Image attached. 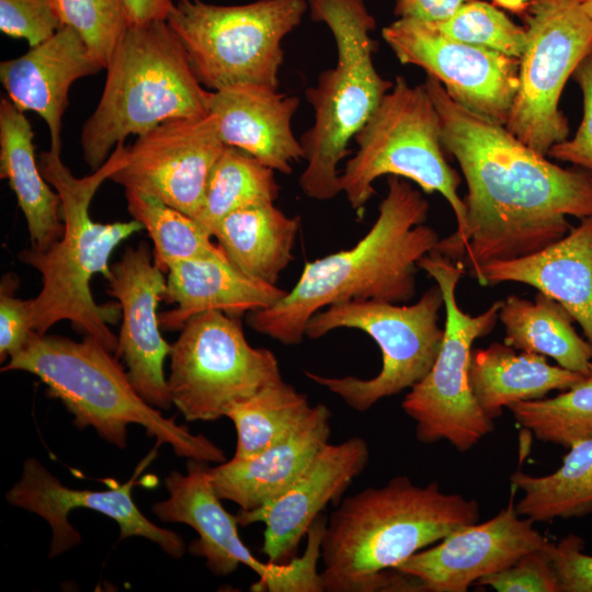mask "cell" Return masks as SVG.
I'll list each match as a JSON object with an SVG mask.
<instances>
[{"mask_svg": "<svg viewBox=\"0 0 592 592\" xmlns=\"http://www.w3.org/2000/svg\"><path fill=\"white\" fill-rule=\"evenodd\" d=\"M105 69L102 95L80 136L92 172L129 135L141 136L169 119L209 114L212 91L197 80L167 21L128 26Z\"/></svg>", "mask_w": 592, "mask_h": 592, "instance_id": "6", "label": "cell"}, {"mask_svg": "<svg viewBox=\"0 0 592 592\" xmlns=\"http://www.w3.org/2000/svg\"><path fill=\"white\" fill-rule=\"evenodd\" d=\"M382 36L403 65L424 69L462 106L505 125L519 86V58L441 33L431 22L399 18Z\"/></svg>", "mask_w": 592, "mask_h": 592, "instance_id": "15", "label": "cell"}, {"mask_svg": "<svg viewBox=\"0 0 592 592\" xmlns=\"http://www.w3.org/2000/svg\"><path fill=\"white\" fill-rule=\"evenodd\" d=\"M310 18L325 23L337 48L334 67L306 90L314 109L312 126L299 141L306 168L299 186L308 197L329 201L341 193L339 163L350 143L374 114L394 82L375 68L376 26L365 0H307Z\"/></svg>", "mask_w": 592, "mask_h": 592, "instance_id": "7", "label": "cell"}, {"mask_svg": "<svg viewBox=\"0 0 592 592\" xmlns=\"http://www.w3.org/2000/svg\"><path fill=\"white\" fill-rule=\"evenodd\" d=\"M225 148L212 114L169 119L127 147L125 164L110 180L152 194L195 219Z\"/></svg>", "mask_w": 592, "mask_h": 592, "instance_id": "16", "label": "cell"}, {"mask_svg": "<svg viewBox=\"0 0 592 592\" xmlns=\"http://www.w3.org/2000/svg\"><path fill=\"white\" fill-rule=\"evenodd\" d=\"M151 258L146 242L127 248L111 266L107 294L117 299L122 312L115 356L124 361L139 396L150 406L167 410L172 402L163 364L172 344L161 335L157 312L167 278Z\"/></svg>", "mask_w": 592, "mask_h": 592, "instance_id": "19", "label": "cell"}, {"mask_svg": "<svg viewBox=\"0 0 592 592\" xmlns=\"http://www.w3.org/2000/svg\"><path fill=\"white\" fill-rule=\"evenodd\" d=\"M287 293L275 284L252 278L226 258H193L168 267L163 300L175 308L159 314L163 330H180L193 316L220 310L241 318L246 312L265 309Z\"/></svg>", "mask_w": 592, "mask_h": 592, "instance_id": "25", "label": "cell"}, {"mask_svg": "<svg viewBox=\"0 0 592 592\" xmlns=\"http://www.w3.org/2000/svg\"><path fill=\"white\" fill-rule=\"evenodd\" d=\"M369 459L367 442L352 436L328 443L278 497L253 511L237 513L239 525L264 524L262 553L270 562H288L328 503L340 500Z\"/></svg>", "mask_w": 592, "mask_h": 592, "instance_id": "20", "label": "cell"}, {"mask_svg": "<svg viewBox=\"0 0 592 592\" xmlns=\"http://www.w3.org/2000/svg\"><path fill=\"white\" fill-rule=\"evenodd\" d=\"M129 26L146 25L157 21H167L173 0H123Z\"/></svg>", "mask_w": 592, "mask_h": 592, "instance_id": "43", "label": "cell"}, {"mask_svg": "<svg viewBox=\"0 0 592 592\" xmlns=\"http://www.w3.org/2000/svg\"><path fill=\"white\" fill-rule=\"evenodd\" d=\"M112 353L91 335L75 341L34 331L1 372L23 371L36 376L47 395L73 415L78 429L92 426L102 440L118 448L127 446V426L138 424L156 439V446L169 444L179 457L208 464L226 460L223 449L206 436L191 433L147 403Z\"/></svg>", "mask_w": 592, "mask_h": 592, "instance_id": "5", "label": "cell"}, {"mask_svg": "<svg viewBox=\"0 0 592 592\" xmlns=\"http://www.w3.org/2000/svg\"><path fill=\"white\" fill-rule=\"evenodd\" d=\"M508 409L521 426L542 442L569 448L592 439V363L580 382L559 395L519 401Z\"/></svg>", "mask_w": 592, "mask_h": 592, "instance_id": "34", "label": "cell"}, {"mask_svg": "<svg viewBox=\"0 0 592 592\" xmlns=\"http://www.w3.org/2000/svg\"><path fill=\"white\" fill-rule=\"evenodd\" d=\"M431 23L451 38L511 57L520 58L524 49L525 27L485 1L469 0L447 19Z\"/></svg>", "mask_w": 592, "mask_h": 592, "instance_id": "35", "label": "cell"}, {"mask_svg": "<svg viewBox=\"0 0 592 592\" xmlns=\"http://www.w3.org/2000/svg\"><path fill=\"white\" fill-rule=\"evenodd\" d=\"M153 452L139 464L134 476L123 485L107 478V489L78 490L61 483L36 458H27L20 479L5 493L7 501L44 519L52 530L49 556H59L81 542L80 534L71 526L68 514L77 508L98 511L114 520L119 526L121 539L138 536L157 544L163 553L179 559L185 553V543L178 533L162 528L149 521L132 498L138 474L153 457Z\"/></svg>", "mask_w": 592, "mask_h": 592, "instance_id": "17", "label": "cell"}, {"mask_svg": "<svg viewBox=\"0 0 592 592\" xmlns=\"http://www.w3.org/2000/svg\"><path fill=\"white\" fill-rule=\"evenodd\" d=\"M508 505L490 520L464 525L395 570L417 579L426 592H466L471 584L500 572L549 542L520 515L511 485Z\"/></svg>", "mask_w": 592, "mask_h": 592, "instance_id": "18", "label": "cell"}, {"mask_svg": "<svg viewBox=\"0 0 592 592\" xmlns=\"http://www.w3.org/2000/svg\"><path fill=\"white\" fill-rule=\"evenodd\" d=\"M583 377L550 365L544 355L517 354L505 343L494 342L470 354L469 386L478 407L491 420L512 403L545 398L551 390H567Z\"/></svg>", "mask_w": 592, "mask_h": 592, "instance_id": "27", "label": "cell"}, {"mask_svg": "<svg viewBox=\"0 0 592 592\" xmlns=\"http://www.w3.org/2000/svg\"><path fill=\"white\" fill-rule=\"evenodd\" d=\"M440 286L446 312L444 337L430 372L401 402L415 424L417 440L424 444L449 442L459 452L473 448L494 429L478 407L468 380L471 346L489 334L499 319L501 300L477 316L463 311L456 286L465 269L433 250L418 262Z\"/></svg>", "mask_w": 592, "mask_h": 592, "instance_id": "11", "label": "cell"}, {"mask_svg": "<svg viewBox=\"0 0 592 592\" xmlns=\"http://www.w3.org/2000/svg\"><path fill=\"white\" fill-rule=\"evenodd\" d=\"M103 68L82 36L64 25L24 55L0 64V80L8 98L22 112L33 111L46 123L50 148L61 151V118L71 84Z\"/></svg>", "mask_w": 592, "mask_h": 592, "instance_id": "21", "label": "cell"}, {"mask_svg": "<svg viewBox=\"0 0 592 592\" xmlns=\"http://www.w3.org/2000/svg\"><path fill=\"white\" fill-rule=\"evenodd\" d=\"M469 0H396L395 14L399 18L439 22L451 16Z\"/></svg>", "mask_w": 592, "mask_h": 592, "instance_id": "42", "label": "cell"}, {"mask_svg": "<svg viewBox=\"0 0 592 592\" xmlns=\"http://www.w3.org/2000/svg\"><path fill=\"white\" fill-rule=\"evenodd\" d=\"M58 0H0V30L34 47L64 26Z\"/></svg>", "mask_w": 592, "mask_h": 592, "instance_id": "37", "label": "cell"}, {"mask_svg": "<svg viewBox=\"0 0 592 592\" xmlns=\"http://www.w3.org/2000/svg\"><path fill=\"white\" fill-rule=\"evenodd\" d=\"M274 172L249 153L226 146L212 170L195 220L213 237L218 223L228 214L274 203L280 193Z\"/></svg>", "mask_w": 592, "mask_h": 592, "instance_id": "32", "label": "cell"}, {"mask_svg": "<svg viewBox=\"0 0 592 592\" xmlns=\"http://www.w3.org/2000/svg\"><path fill=\"white\" fill-rule=\"evenodd\" d=\"M208 463L189 459L186 473L170 471L164 479L169 497L152 505V512L163 522L183 523L193 527L198 538L189 550L206 560L214 574L227 576L246 565L259 576L252 591L320 592L317 562L326 526L316 520L307 533V546L300 558L288 562H262L253 556L238 534V520L221 505L209 475Z\"/></svg>", "mask_w": 592, "mask_h": 592, "instance_id": "14", "label": "cell"}, {"mask_svg": "<svg viewBox=\"0 0 592 592\" xmlns=\"http://www.w3.org/2000/svg\"><path fill=\"white\" fill-rule=\"evenodd\" d=\"M65 25L84 39L94 59L105 69L129 26L123 0H58Z\"/></svg>", "mask_w": 592, "mask_h": 592, "instance_id": "36", "label": "cell"}, {"mask_svg": "<svg viewBox=\"0 0 592 592\" xmlns=\"http://www.w3.org/2000/svg\"><path fill=\"white\" fill-rule=\"evenodd\" d=\"M477 281L481 286L517 282L537 288L566 308L592 345V217L536 253L482 265Z\"/></svg>", "mask_w": 592, "mask_h": 592, "instance_id": "24", "label": "cell"}, {"mask_svg": "<svg viewBox=\"0 0 592 592\" xmlns=\"http://www.w3.org/2000/svg\"><path fill=\"white\" fill-rule=\"evenodd\" d=\"M331 411L312 406L308 417L287 436L250 457L225 460L209 468L217 496L257 510L283 493L329 443Z\"/></svg>", "mask_w": 592, "mask_h": 592, "instance_id": "23", "label": "cell"}, {"mask_svg": "<svg viewBox=\"0 0 592 592\" xmlns=\"http://www.w3.org/2000/svg\"><path fill=\"white\" fill-rule=\"evenodd\" d=\"M356 153L340 173L339 184L351 207L358 212L374 194L382 175L415 182L425 193L439 192L451 205L464 236L467 209L457 189L460 177L445 159L440 114L424 84L410 86L398 76L378 107L354 137Z\"/></svg>", "mask_w": 592, "mask_h": 592, "instance_id": "8", "label": "cell"}, {"mask_svg": "<svg viewBox=\"0 0 592 592\" xmlns=\"http://www.w3.org/2000/svg\"><path fill=\"white\" fill-rule=\"evenodd\" d=\"M583 549L584 542L573 534L549 544L560 592H592V556Z\"/></svg>", "mask_w": 592, "mask_h": 592, "instance_id": "41", "label": "cell"}, {"mask_svg": "<svg viewBox=\"0 0 592 592\" xmlns=\"http://www.w3.org/2000/svg\"><path fill=\"white\" fill-rule=\"evenodd\" d=\"M127 157V146L119 143L105 163L91 174L77 178L62 162L60 152L52 149L38 156V164L46 181L61 201L65 231L45 251L34 248L19 253L21 262L35 269L42 276V289L31 299L33 329L43 335L56 323L68 320L84 335L98 339L115 352L118 338L109 323L118 320V303H95L90 282L94 274L111 276L109 261L114 249L144 227L129 221L98 223L89 207L101 184L121 169Z\"/></svg>", "mask_w": 592, "mask_h": 592, "instance_id": "4", "label": "cell"}, {"mask_svg": "<svg viewBox=\"0 0 592 592\" xmlns=\"http://www.w3.org/2000/svg\"><path fill=\"white\" fill-rule=\"evenodd\" d=\"M500 7L513 12L524 13L530 0H494Z\"/></svg>", "mask_w": 592, "mask_h": 592, "instance_id": "44", "label": "cell"}, {"mask_svg": "<svg viewBox=\"0 0 592 592\" xmlns=\"http://www.w3.org/2000/svg\"><path fill=\"white\" fill-rule=\"evenodd\" d=\"M572 77L583 95L582 121L574 136L554 145L547 156L592 172V50L579 62Z\"/></svg>", "mask_w": 592, "mask_h": 592, "instance_id": "40", "label": "cell"}, {"mask_svg": "<svg viewBox=\"0 0 592 592\" xmlns=\"http://www.w3.org/2000/svg\"><path fill=\"white\" fill-rule=\"evenodd\" d=\"M299 99L265 84H237L212 91L209 114L226 146L238 148L283 174L303 158L292 130Z\"/></svg>", "mask_w": 592, "mask_h": 592, "instance_id": "22", "label": "cell"}, {"mask_svg": "<svg viewBox=\"0 0 592 592\" xmlns=\"http://www.w3.org/2000/svg\"><path fill=\"white\" fill-rule=\"evenodd\" d=\"M379 214L355 246L307 262L291 291L273 306L249 312L248 325L285 345L299 344L309 319L350 300L402 304L415 294L418 262L439 234L425 225L429 202L405 178L389 175Z\"/></svg>", "mask_w": 592, "mask_h": 592, "instance_id": "2", "label": "cell"}, {"mask_svg": "<svg viewBox=\"0 0 592 592\" xmlns=\"http://www.w3.org/2000/svg\"><path fill=\"white\" fill-rule=\"evenodd\" d=\"M525 45L519 58V86L505 128L536 152L568 138L559 110L563 87L592 50V20L582 0H530Z\"/></svg>", "mask_w": 592, "mask_h": 592, "instance_id": "13", "label": "cell"}, {"mask_svg": "<svg viewBox=\"0 0 592 592\" xmlns=\"http://www.w3.org/2000/svg\"><path fill=\"white\" fill-rule=\"evenodd\" d=\"M499 320L504 343L514 350L549 356L583 375L590 372L592 345L578 335L566 308L544 293L538 292L534 300L509 295L501 300Z\"/></svg>", "mask_w": 592, "mask_h": 592, "instance_id": "29", "label": "cell"}, {"mask_svg": "<svg viewBox=\"0 0 592 592\" xmlns=\"http://www.w3.org/2000/svg\"><path fill=\"white\" fill-rule=\"evenodd\" d=\"M18 278L7 274L0 285V361L21 351L30 341L33 329L31 299L14 296Z\"/></svg>", "mask_w": 592, "mask_h": 592, "instance_id": "39", "label": "cell"}, {"mask_svg": "<svg viewBox=\"0 0 592 592\" xmlns=\"http://www.w3.org/2000/svg\"><path fill=\"white\" fill-rule=\"evenodd\" d=\"M443 306V294L435 283L412 305L350 300L321 309L307 323L308 338L318 339L340 328L361 330L379 346L382 368L377 375L365 379L308 371L306 376L353 410L367 411L380 399L412 388L430 372L444 337V329L439 326Z\"/></svg>", "mask_w": 592, "mask_h": 592, "instance_id": "10", "label": "cell"}, {"mask_svg": "<svg viewBox=\"0 0 592 592\" xmlns=\"http://www.w3.org/2000/svg\"><path fill=\"white\" fill-rule=\"evenodd\" d=\"M442 144L465 177L467 227L439 240L435 251L477 280L482 265L536 253L571 230L567 216L592 217V174L563 169L454 101L428 76Z\"/></svg>", "mask_w": 592, "mask_h": 592, "instance_id": "1", "label": "cell"}, {"mask_svg": "<svg viewBox=\"0 0 592 592\" xmlns=\"http://www.w3.org/2000/svg\"><path fill=\"white\" fill-rule=\"evenodd\" d=\"M582 7L585 13L592 20V0H582Z\"/></svg>", "mask_w": 592, "mask_h": 592, "instance_id": "45", "label": "cell"}, {"mask_svg": "<svg viewBox=\"0 0 592 592\" xmlns=\"http://www.w3.org/2000/svg\"><path fill=\"white\" fill-rule=\"evenodd\" d=\"M125 196L133 219L141 224L153 243V262L162 272L180 260L226 258L194 218L144 191L125 190Z\"/></svg>", "mask_w": 592, "mask_h": 592, "instance_id": "33", "label": "cell"}, {"mask_svg": "<svg viewBox=\"0 0 592 592\" xmlns=\"http://www.w3.org/2000/svg\"><path fill=\"white\" fill-rule=\"evenodd\" d=\"M300 223L299 216H288L274 203H266L228 214L218 223L213 237L237 270L276 285L294 259Z\"/></svg>", "mask_w": 592, "mask_h": 592, "instance_id": "28", "label": "cell"}, {"mask_svg": "<svg viewBox=\"0 0 592 592\" xmlns=\"http://www.w3.org/2000/svg\"><path fill=\"white\" fill-rule=\"evenodd\" d=\"M180 330L167 380L171 402L186 421H216L234 403L283 379L274 353L249 344L240 318L206 310Z\"/></svg>", "mask_w": 592, "mask_h": 592, "instance_id": "12", "label": "cell"}, {"mask_svg": "<svg viewBox=\"0 0 592 592\" xmlns=\"http://www.w3.org/2000/svg\"><path fill=\"white\" fill-rule=\"evenodd\" d=\"M307 10V0H258L240 5L177 0L167 23L207 90L237 84L278 88L282 42Z\"/></svg>", "mask_w": 592, "mask_h": 592, "instance_id": "9", "label": "cell"}, {"mask_svg": "<svg viewBox=\"0 0 592 592\" xmlns=\"http://www.w3.org/2000/svg\"><path fill=\"white\" fill-rule=\"evenodd\" d=\"M307 396L283 379L234 403L226 412L237 432L234 457L259 454L292 433L310 413Z\"/></svg>", "mask_w": 592, "mask_h": 592, "instance_id": "31", "label": "cell"}, {"mask_svg": "<svg viewBox=\"0 0 592 592\" xmlns=\"http://www.w3.org/2000/svg\"><path fill=\"white\" fill-rule=\"evenodd\" d=\"M549 544L522 556L504 570L479 579L475 584L490 587L498 592H560Z\"/></svg>", "mask_w": 592, "mask_h": 592, "instance_id": "38", "label": "cell"}, {"mask_svg": "<svg viewBox=\"0 0 592 592\" xmlns=\"http://www.w3.org/2000/svg\"><path fill=\"white\" fill-rule=\"evenodd\" d=\"M511 485L523 496L515 503L517 513L535 522L581 517L592 513V439L574 443L560 467L544 476L520 470Z\"/></svg>", "mask_w": 592, "mask_h": 592, "instance_id": "30", "label": "cell"}, {"mask_svg": "<svg viewBox=\"0 0 592 592\" xmlns=\"http://www.w3.org/2000/svg\"><path fill=\"white\" fill-rule=\"evenodd\" d=\"M32 126L9 98L0 101V177L9 181L26 219L31 247L45 251L65 231L60 196L36 160Z\"/></svg>", "mask_w": 592, "mask_h": 592, "instance_id": "26", "label": "cell"}, {"mask_svg": "<svg viewBox=\"0 0 592 592\" xmlns=\"http://www.w3.org/2000/svg\"><path fill=\"white\" fill-rule=\"evenodd\" d=\"M478 517L475 499L443 492L436 481L417 486L405 475L346 497L323 531L322 591H423L417 579L395 569Z\"/></svg>", "mask_w": 592, "mask_h": 592, "instance_id": "3", "label": "cell"}]
</instances>
